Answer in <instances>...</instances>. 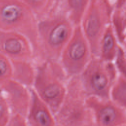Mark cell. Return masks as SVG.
Segmentation results:
<instances>
[{"mask_svg": "<svg viewBox=\"0 0 126 126\" xmlns=\"http://www.w3.org/2000/svg\"><path fill=\"white\" fill-rule=\"evenodd\" d=\"M37 16L38 20L57 9L56 0H20Z\"/></svg>", "mask_w": 126, "mask_h": 126, "instance_id": "5b68a950", "label": "cell"}, {"mask_svg": "<svg viewBox=\"0 0 126 126\" xmlns=\"http://www.w3.org/2000/svg\"><path fill=\"white\" fill-rule=\"evenodd\" d=\"M0 52L10 61L33 60L36 57L32 44L19 32L0 30Z\"/></svg>", "mask_w": 126, "mask_h": 126, "instance_id": "3957f363", "label": "cell"}, {"mask_svg": "<svg viewBox=\"0 0 126 126\" xmlns=\"http://www.w3.org/2000/svg\"><path fill=\"white\" fill-rule=\"evenodd\" d=\"M99 26V22L98 18L95 15H91L87 19L85 26L87 35L91 37L95 36L98 32Z\"/></svg>", "mask_w": 126, "mask_h": 126, "instance_id": "52a82bcc", "label": "cell"}, {"mask_svg": "<svg viewBox=\"0 0 126 126\" xmlns=\"http://www.w3.org/2000/svg\"><path fill=\"white\" fill-rule=\"evenodd\" d=\"M116 113L114 109L110 107L103 109L100 113V118L101 122L106 125L111 124L115 120Z\"/></svg>", "mask_w": 126, "mask_h": 126, "instance_id": "30bf717a", "label": "cell"}, {"mask_svg": "<svg viewBox=\"0 0 126 126\" xmlns=\"http://www.w3.org/2000/svg\"><path fill=\"white\" fill-rule=\"evenodd\" d=\"M12 74L11 61L0 52V80L6 78Z\"/></svg>", "mask_w": 126, "mask_h": 126, "instance_id": "ba28073f", "label": "cell"}, {"mask_svg": "<svg viewBox=\"0 0 126 126\" xmlns=\"http://www.w3.org/2000/svg\"><path fill=\"white\" fill-rule=\"evenodd\" d=\"M107 79L104 75L100 73L94 74L91 78V83L93 87L96 90H103L107 85Z\"/></svg>", "mask_w": 126, "mask_h": 126, "instance_id": "9c48e42d", "label": "cell"}, {"mask_svg": "<svg viewBox=\"0 0 126 126\" xmlns=\"http://www.w3.org/2000/svg\"><path fill=\"white\" fill-rule=\"evenodd\" d=\"M61 92V88L59 85L54 82L48 84L45 88L44 94L45 97L49 99H53L56 97Z\"/></svg>", "mask_w": 126, "mask_h": 126, "instance_id": "8fae6325", "label": "cell"}, {"mask_svg": "<svg viewBox=\"0 0 126 126\" xmlns=\"http://www.w3.org/2000/svg\"><path fill=\"white\" fill-rule=\"evenodd\" d=\"M35 120L41 126H48L50 122L48 114L43 110L37 111L34 115Z\"/></svg>", "mask_w": 126, "mask_h": 126, "instance_id": "7c38bea8", "label": "cell"}, {"mask_svg": "<svg viewBox=\"0 0 126 126\" xmlns=\"http://www.w3.org/2000/svg\"><path fill=\"white\" fill-rule=\"evenodd\" d=\"M73 33L72 23L60 9L39 19L37 25V61L59 60Z\"/></svg>", "mask_w": 126, "mask_h": 126, "instance_id": "6da1fadb", "label": "cell"}, {"mask_svg": "<svg viewBox=\"0 0 126 126\" xmlns=\"http://www.w3.org/2000/svg\"><path fill=\"white\" fill-rule=\"evenodd\" d=\"M3 107L2 105H1L0 104V117L1 116L2 113H3Z\"/></svg>", "mask_w": 126, "mask_h": 126, "instance_id": "5bb4252c", "label": "cell"}, {"mask_svg": "<svg viewBox=\"0 0 126 126\" xmlns=\"http://www.w3.org/2000/svg\"><path fill=\"white\" fill-rule=\"evenodd\" d=\"M114 45V40L113 37L109 34L106 35L103 40V47L105 52H109Z\"/></svg>", "mask_w": 126, "mask_h": 126, "instance_id": "4fadbf2b", "label": "cell"}, {"mask_svg": "<svg viewBox=\"0 0 126 126\" xmlns=\"http://www.w3.org/2000/svg\"><path fill=\"white\" fill-rule=\"evenodd\" d=\"M36 15L20 0H0V30L19 32L33 45L36 61L38 57Z\"/></svg>", "mask_w": 126, "mask_h": 126, "instance_id": "7a4b0ae2", "label": "cell"}, {"mask_svg": "<svg viewBox=\"0 0 126 126\" xmlns=\"http://www.w3.org/2000/svg\"><path fill=\"white\" fill-rule=\"evenodd\" d=\"M85 4V0H62L59 9L64 13L72 23L83 11Z\"/></svg>", "mask_w": 126, "mask_h": 126, "instance_id": "8992f818", "label": "cell"}, {"mask_svg": "<svg viewBox=\"0 0 126 126\" xmlns=\"http://www.w3.org/2000/svg\"><path fill=\"white\" fill-rule=\"evenodd\" d=\"M80 37L76 32L73 33L60 57V63L63 69L67 71L75 70L86 55V45Z\"/></svg>", "mask_w": 126, "mask_h": 126, "instance_id": "277c9868", "label": "cell"}]
</instances>
